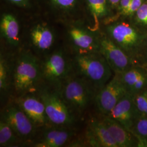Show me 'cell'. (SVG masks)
<instances>
[{
	"instance_id": "6da1fadb",
	"label": "cell",
	"mask_w": 147,
	"mask_h": 147,
	"mask_svg": "<svg viewBox=\"0 0 147 147\" xmlns=\"http://www.w3.org/2000/svg\"><path fill=\"white\" fill-rule=\"evenodd\" d=\"M74 66L79 76L88 84L95 95L115 74L100 53L76 55Z\"/></svg>"
},
{
	"instance_id": "7a4b0ae2",
	"label": "cell",
	"mask_w": 147,
	"mask_h": 147,
	"mask_svg": "<svg viewBox=\"0 0 147 147\" xmlns=\"http://www.w3.org/2000/svg\"><path fill=\"white\" fill-rule=\"evenodd\" d=\"M107 37L122 49L137 64H140L146 47L147 37L129 23L118 22L107 28Z\"/></svg>"
},
{
	"instance_id": "3957f363",
	"label": "cell",
	"mask_w": 147,
	"mask_h": 147,
	"mask_svg": "<svg viewBox=\"0 0 147 147\" xmlns=\"http://www.w3.org/2000/svg\"><path fill=\"white\" fill-rule=\"evenodd\" d=\"M41 64L34 55L22 53L16 61L13 75L16 91L21 94L34 89L42 78Z\"/></svg>"
},
{
	"instance_id": "277c9868",
	"label": "cell",
	"mask_w": 147,
	"mask_h": 147,
	"mask_svg": "<svg viewBox=\"0 0 147 147\" xmlns=\"http://www.w3.org/2000/svg\"><path fill=\"white\" fill-rule=\"evenodd\" d=\"M58 88L63 99L74 113L84 112L95 96L88 84L79 76L69 77Z\"/></svg>"
},
{
	"instance_id": "5b68a950",
	"label": "cell",
	"mask_w": 147,
	"mask_h": 147,
	"mask_svg": "<svg viewBox=\"0 0 147 147\" xmlns=\"http://www.w3.org/2000/svg\"><path fill=\"white\" fill-rule=\"evenodd\" d=\"M39 96L44 103L50 123L57 126H67L75 121L74 112L63 99L59 88L40 89Z\"/></svg>"
},
{
	"instance_id": "8992f818",
	"label": "cell",
	"mask_w": 147,
	"mask_h": 147,
	"mask_svg": "<svg viewBox=\"0 0 147 147\" xmlns=\"http://www.w3.org/2000/svg\"><path fill=\"white\" fill-rule=\"evenodd\" d=\"M126 93L119 75L115 74L95 96L94 100L97 110L102 116L108 115Z\"/></svg>"
},
{
	"instance_id": "52a82bcc",
	"label": "cell",
	"mask_w": 147,
	"mask_h": 147,
	"mask_svg": "<svg viewBox=\"0 0 147 147\" xmlns=\"http://www.w3.org/2000/svg\"><path fill=\"white\" fill-rule=\"evenodd\" d=\"M99 53L114 74H121L135 65H140L106 36L100 38Z\"/></svg>"
},
{
	"instance_id": "ba28073f",
	"label": "cell",
	"mask_w": 147,
	"mask_h": 147,
	"mask_svg": "<svg viewBox=\"0 0 147 147\" xmlns=\"http://www.w3.org/2000/svg\"><path fill=\"white\" fill-rule=\"evenodd\" d=\"M41 69L42 78L59 87L68 78L70 64L62 52L56 51L45 58L41 64Z\"/></svg>"
},
{
	"instance_id": "9c48e42d",
	"label": "cell",
	"mask_w": 147,
	"mask_h": 147,
	"mask_svg": "<svg viewBox=\"0 0 147 147\" xmlns=\"http://www.w3.org/2000/svg\"><path fill=\"white\" fill-rule=\"evenodd\" d=\"M1 119L11 126L19 138H29L35 131L36 126L19 105L7 107L2 113Z\"/></svg>"
},
{
	"instance_id": "30bf717a",
	"label": "cell",
	"mask_w": 147,
	"mask_h": 147,
	"mask_svg": "<svg viewBox=\"0 0 147 147\" xmlns=\"http://www.w3.org/2000/svg\"><path fill=\"white\" fill-rule=\"evenodd\" d=\"M130 131L140 116L135 104L134 96L126 93L107 115Z\"/></svg>"
},
{
	"instance_id": "8fae6325",
	"label": "cell",
	"mask_w": 147,
	"mask_h": 147,
	"mask_svg": "<svg viewBox=\"0 0 147 147\" xmlns=\"http://www.w3.org/2000/svg\"><path fill=\"white\" fill-rule=\"evenodd\" d=\"M69 36L77 55L99 53V39L91 32L79 26H73L69 30Z\"/></svg>"
},
{
	"instance_id": "7c38bea8",
	"label": "cell",
	"mask_w": 147,
	"mask_h": 147,
	"mask_svg": "<svg viewBox=\"0 0 147 147\" xmlns=\"http://www.w3.org/2000/svg\"><path fill=\"white\" fill-rule=\"evenodd\" d=\"M18 105L36 126H45L50 123L44 103L33 95H23L18 100Z\"/></svg>"
},
{
	"instance_id": "4fadbf2b",
	"label": "cell",
	"mask_w": 147,
	"mask_h": 147,
	"mask_svg": "<svg viewBox=\"0 0 147 147\" xmlns=\"http://www.w3.org/2000/svg\"><path fill=\"white\" fill-rule=\"evenodd\" d=\"M128 94L135 96L147 89V67L135 65L119 74Z\"/></svg>"
},
{
	"instance_id": "5bb4252c",
	"label": "cell",
	"mask_w": 147,
	"mask_h": 147,
	"mask_svg": "<svg viewBox=\"0 0 147 147\" xmlns=\"http://www.w3.org/2000/svg\"><path fill=\"white\" fill-rule=\"evenodd\" d=\"M86 138L92 147H118L101 119H93L89 121Z\"/></svg>"
},
{
	"instance_id": "9a60e30c",
	"label": "cell",
	"mask_w": 147,
	"mask_h": 147,
	"mask_svg": "<svg viewBox=\"0 0 147 147\" xmlns=\"http://www.w3.org/2000/svg\"><path fill=\"white\" fill-rule=\"evenodd\" d=\"M102 121L118 147H138V141L131 132L108 116H102Z\"/></svg>"
},
{
	"instance_id": "2e32d148",
	"label": "cell",
	"mask_w": 147,
	"mask_h": 147,
	"mask_svg": "<svg viewBox=\"0 0 147 147\" xmlns=\"http://www.w3.org/2000/svg\"><path fill=\"white\" fill-rule=\"evenodd\" d=\"M73 135L70 130L51 128L45 130L42 138L35 144L38 147H59L64 146Z\"/></svg>"
},
{
	"instance_id": "e0dca14e",
	"label": "cell",
	"mask_w": 147,
	"mask_h": 147,
	"mask_svg": "<svg viewBox=\"0 0 147 147\" xmlns=\"http://www.w3.org/2000/svg\"><path fill=\"white\" fill-rule=\"evenodd\" d=\"M30 37L33 45L42 51L49 49L55 41V35L52 30L42 24H38L32 28Z\"/></svg>"
},
{
	"instance_id": "ac0fdd59",
	"label": "cell",
	"mask_w": 147,
	"mask_h": 147,
	"mask_svg": "<svg viewBox=\"0 0 147 147\" xmlns=\"http://www.w3.org/2000/svg\"><path fill=\"white\" fill-rule=\"evenodd\" d=\"M1 32L7 42L13 45H16L19 42L20 27L16 18L9 14L2 16L1 24Z\"/></svg>"
},
{
	"instance_id": "d6986e66",
	"label": "cell",
	"mask_w": 147,
	"mask_h": 147,
	"mask_svg": "<svg viewBox=\"0 0 147 147\" xmlns=\"http://www.w3.org/2000/svg\"><path fill=\"white\" fill-rule=\"evenodd\" d=\"M130 131L138 140V147H146L147 143V117L139 116Z\"/></svg>"
},
{
	"instance_id": "ffe728a7",
	"label": "cell",
	"mask_w": 147,
	"mask_h": 147,
	"mask_svg": "<svg viewBox=\"0 0 147 147\" xmlns=\"http://www.w3.org/2000/svg\"><path fill=\"white\" fill-rule=\"evenodd\" d=\"M19 137L12 128L5 121L1 119L0 121V146H11L18 141Z\"/></svg>"
},
{
	"instance_id": "44dd1931",
	"label": "cell",
	"mask_w": 147,
	"mask_h": 147,
	"mask_svg": "<svg viewBox=\"0 0 147 147\" xmlns=\"http://www.w3.org/2000/svg\"><path fill=\"white\" fill-rule=\"evenodd\" d=\"M90 9L95 19L101 18L106 14L107 7L106 0H87Z\"/></svg>"
},
{
	"instance_id": "7402d4cb",
	"label": "cell",
	"mask_w": 147,
	"mask_h": 147,
	"mask_svg": "<svg viewBox=\"0 0 147 147\" xmlns=\"http://www.w3.org/2000/svg\"><path fill=\"white\" fill-rule=\"evenodd\" d=\"M134 101L140 116L147 117V89L134 96Z\"/></svg>"
},
{
	"instance_id": "603a6c76",
	"label": "cell",
	"mask_w": 147,
	"mask_h": 147,
	"mask_svg": "<svg viewBox=\"0 0 147 147\" xmlns=\"http://www.w3.org/2000/svg\"><path fill=\"white\" fill-rule=\"evenodd\" d=\"M8 70L5 61L1 57L0 59V89L3 91L7 89L8 86Z\"/></svg>"
},
{
	"instance_id": "cb8c5ba5",
	"label": "cell",
	"mask_w": 147,
	"mask_h": 147,
	"mask_svg": "<svg viewBox=\"0 0 147 147\" xmlns=\"http://www.w3.org/2000/svg\"><path fill=\"white\" fill-rule=\"evenodd\" d=\"M137 22L140 25L147 26V4H143L136 11Z\"/></svg>"
},
{
	"instance_id": "d4e9b609",
	"label": "cell",
	"mask_w": 147,
	"mask_h": 147,
	"mask_svg": "<svg viewBox=\"0 0 147 147\" xmlns=\"http://www.w3.org/2000/svg\"><path fill=\"white\" fill-rule=\"evenodd\" d=\"M54 5L58 7L68 9L73 7L76 0H51Z\"/></svg>"
},
{
	"instance_id": "484cf974",
	"label": "cell",
	"mask_w": 147,
	"mask_h": 147,
	"mask_svg": "<svg viewBox=\"0 0 147 147\" xmlns=\"http://www.w3.org/2000/svg\"><path fill=\"white\" fill-rule=\"evenodd\" d=\"M142 0H131L130 5L126 13V16L131 15L135 12H136L142 5Z\"/></svg>"
},
{
	"instance_id": "4316f807",
	"label": "cell",
	"mask_w": 147,
	"mask_h": 147,
	"mask_svg": "<svg viewBox=\"0 0 147 147\" xmlns=\"http://www.w3.org/2000/svg\"><path fill=\"white\" fill-rule=\"evenodd\" d=\"M131 0H121L120 5L121 9L123 14L126 15V13L129 9V8L130 5Z\"/></svg>"
},
{
	"instance_id": "83f0119b",
	"label": "cell",
	"mask_w": 147,
	"mask_h": 147,
	"mask_svg": "<svg viewBox=\"0 0 147 147\" xmlns=\"http://www.w3.org/2000/svg\"><path fill=\"white\" fill-rule=\"evenodd\" d=\"M140 64L147 67V43L140 61Z\"/></svg>"
},
{
	"instance_id": "f1b7e54d",
	"label": "cell",
	"mask_w": 147,
	"mask_h": 147,
	"mask_svg": "<svg viewBox=\"0 0 147 147\" xmlns=\"http://www.w3.org/2000/svg\"><path fill=\"white\" fill-rule=\"evenodd\" d=\"M8 1L20 6H25L27 4V0H8Z\"/></svg>"
},
{
	"instance_id": "f546056e",
	"label": "cell",
	"mask_w": 147,
	"mask_h": 147,
	"mask_svg": "<svg viewBox=\"0 0 147 147\" xmlns=\"http://www.w3.org/2000/svg\"><path fill=\"white\" fill-rule=\"evenodd\" d=\"M121 0H109V1L111 3H112L113 5H117Z\"/></svg>"
},
{
	"instance_id": "4dcf8cb0",
	"label": "cell",
	"mask_w": 147,
	"mask_h": 147,
	"mask_svg": "<svg viewBox=\"0 0 147 147\" xmlns=\"http://www.w3.org/2000/svg\"><path fill=\"white\" fill-rule=\"evenodd\" d=\"M146 147H147V144H146Z\"/></svg>"
}]
</instances>
